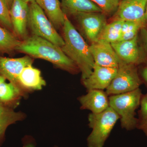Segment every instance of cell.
<instances>
[{
	"label": "cell",
	"instance_id": "cell-20",
	"mask_svg": "<svg viewBox=\"0 0 147 147\" xmlns=\"http://www.w3.org/2000/svg\"><path fill=\"white\" fill-rule=\"evenodd\" d=\"M21 41L13 32L0 26V53H13Z\"/></svg>",
	"mask_w": 147,
	"mask_h": 147
},
{
	"label": "cell",
	"instance_id": "cell-29",
	"mask_svg": "<svg viewBox=\"0 0 147 147\" xmlns=\"http://www.w3.org/2000/svg\"><path fill=\"white\" fill-rule=\"evenodd\" d=\"M3 1L9 10L12 5L13 0H3Z\"/></svg>",
	"mask_w": 147,
	"mask_h": 147
},
{
	"label": "cell",
	"instance_id": "cell-8",
	"mask_svg": "<svg viewBox=\"0 0 147 147\" xmlns=\"http://www.w3.org/2000/svg\"><path fill=\"white\" fill-rule=\"evenodd\" d=\"M33 61V58L28 55L18 58L0 56V75L22 91L18 82L19 75L26 67L32 65Z\"/></svg>",
	"mask_w": 147,
	"mask_h": 147
},
{
	"label": "cell",
	"instance_id": "cell-24",
	"mask_svg": "<svg viewBox=\"0 0 147 147\" xmlns=\"http://www.w3.org/2000/svg\"><path fill=\"white\" fill-rule=\"evenodd\" d=\"M0 26L13 32L9 9L3 0H0Z\"/></svg>",
	"mask_w": 147,
	"mask_h": 147
},
{
	"label": "cell",
	"instance_id": "cell-9",
	"mask_svg": "<svg viewBox=\"0 0 147 147\" xmlns=\"http://www.w3.org/2000/svg\"><path fill=\"white\" fill-rule=\"evenodd\" d=\"M111 44L119 59L125 63L137 65L146 61L144 52L138 44V35L130 40Z\"/></svg>",
	"mask_w": 147,
	"mask_h": 147
},
{
	"label": "cell",
	"instance_id": "cell-14",
	"mask_svg": "<svg viewBox=\"0 0 147 147\" xmlns=\"http://www.w3.org/2000/svg\"><path fill=\"white\" fill-rule=\"evenodd\" d=\"M79 100L81 109L90 110L93 114L102 113L109 106L108 95L103 90H89L88 93L79 97Z\"/></svg>",
	"mask_w": 147,
	"mask_h": 147
},
{
	"label": "cell",
	"instance_id": "cell-26",
	"mask_svg": "<svg viewBox=\"0 0 147 147\" xmlns=\"http://www.w3.org/2000/svg\"><path fill=\"white\" fill-rule=\"evenodd\" d=\"M23 147H36L35 140L33 137L30 136L26 135L22 139ZM53 147H59L55 146Z\"/></svg>",
	"mask_w": 147,
	"mask_h": 147
},
{
	"label": "cell",
	"instance_id": "cell-7",
	"mask_svg": "<svg viewBox=\"0 0 147 147\" xmlns=\"http://www.w3.org/2000/svg\"><path fill=\"white\" fill-rule=\"evenodd\" d=\"M88 39L93 43L98 41L107 24L103 12H81L73 15Z\"/></svg>",
	"mask_w": 147,
	"mask_h": 147
},
{
	"label": "cell",
	"instance_id": "cell-17",
	"mask_svg": "<svg viewBox=\"0 0 147 147\" xmlns=\"http://www.w3.org/2000/svg\"><path fill=\"white\" fill-rule=\"evenodd\" d=\"M61 7L65 15L81 12H103L91 0H61Z\"/></svg>",
	"mask_w": 147,
	"mask_h": 147
},
{
	"label": "cell",
	"instance_id": "cell-18",
	"mask_svg": "<svg viewBox=\"0 0 147 147\" xmlns=\"http://www.w3.org/2000/svg\"><path fill=\"white\" fill-rule=\"evenodd\" d=\"M27 94L9 82L0 84V103L15 109L19 105L21 98Z\"/></svg>",
	"mask_w": 147,
	"mask_h": 147
},
{
	"label": "cell",
	"instance_id": "cell-13",
	"mask_svg": "<svg viewBox=\"0 0 147 147\" xmlns=\"http://www.w3.org/2000/svg\"><path fill=\"white\" fill-rule=\"evenodd\" d=\"M117 70V68L95 64L92 72L88 77L82 80V83L88 90L106 89L116 76Z\"/></svg>",
	"mask_w": 147,
	"mask_h": 147
},
{
	"label": "cell",
	"instance_id": "cell-4",
	"mask_svg": "<svg viewBox=\"0 0 147 147\" xmlns=\"http://www.w3.org/2000/svg\"><path fill=\"white\" fill-rule=\"evenodd\" d=\"M119 116L109 106L98 114L91 113L88 116L89 126L92 131L87 139L88 147H103Z\"/></svg>",
	"mask_w": 147,
	"mask_h": 147
},
{
	"label": "cell",
	"instance_id": "cell-16",
	"mask_svg": "<svg viewBox=\"0 0 147 147\" xmlns=\"http://www.w3.org/2000/svg\"><path fill=\"white\" fill-rule=\"evenodd\" d=\"M45 13L55 28L63 27L65 15L63 13L59 0H35Z\"/></svg>",
	"mask_w": 147,
	"mask_h": 147
},
{
	"label": "cell",
	"instance_id": "cell-28",
	"mask_svg": "<svg viewBox=\"0 0 147 147\" xmlns=\"http://www.w3.org/2000/svg\"><path fill=\"white\" fill-rule=\"evenodd\" d=\"M141 75L142 79L144 81L147 86V64L145 65L141 71Z\"/></svg>",
	"mask_w": 147,
	"mask_h": 147
},
{
	"label": "cell",
	"instance_id": "cell-21",
	"mask_svg": "<svg viewBox=\"0 0 147 147\" xmlns=\"http://www.w3.org/2000/svg\"><path fill=\"white\" fill-rule=\"evenodd\" d=\"M123 22L122 20H113V22L107 24L98 40H103L111 44L118 42L121 37L122 26Z\"/></svg>",
	"mask_w": 147,
	"mask_h": 147
},
{
	"label": "cell",
	"instance_id": "cell-19",
	"mask_svg": "<svg viewBox=\"0 0 147 147\" xmlns=\"http://www.w3.org/2000/svg\"><path fill=\"white\" fill-rule=\"evenodd\" d=\"M26 115L21 112H16L14 109L0 103V144L5 137L7 129L9 125L22 121Z\"/></svg>",
	"mask_w": 147,
	"mask_h": 147
},
{
	"label": "cell",
	"instance_id": "cell-2",
	"mask_svg": "<svg viewBox=\"0 0 147 147\" xmlns=\"http://www.w3.org/2000/svg\"><path fill=\"white\" fill-rule=\"evenodd\" d=\"M63 28L65 43L61 48L79 68L82 73V80L86 79L92 72L95 64L90 45L85 42L66 16Z\"/></svg>",
	"mask_w": 147,
	"mask_h": 147
},
{
	"label": "cell",
	"instance_id": "cell-31",
	"mask_svg": "<svg viewBox=\"0 0 147 147\" xmlns=\"http://www.w3.org/2000/svg\"><path fill=\"white\" fill-rule=\"evenodd\" d=\"M6 81V79L5 78H4L3 76L0 75V84L3 83V82H5Z\"/></svg>",
	"mask_w": 147,
	"mask_h": 147
},
{
	"label": "cell",
	"instance_id": "cell-25",
	"mask_svg": "<svg viewBox=\"0 0 147 147\" xmlns=\"http://www.w3.org/2000/svg\"><path fill=\"white\" fill-rule=\"evenodd\" d=\"M140 29H141L136 28L125 33L121 35L119 41H126L133 39L137 35V33Z\"/></svg>",
	"mask_w": 147,
	"mask_h": 147
},
{
	"label": "cell",
	"instance_id": "cell-5",
	"mask_svg": "<svg viewBox=\"0 0 147 147\" xmlns=\"http://www.w3.org/2000/svg\"><path fill=\"white\" fill-rule=\"evenodd\" d=\"M28 26L32 35L47 40L60 47L64 45L63 38L59 34L44 11L35 1L29 5Z\"/></svg>",
	"mask_w": 147,
	"mask_h": 147
},
{
	"label": "cell",
	"instance_id": "cell-32",
	"mask_svg": "<svg viewBox=\"0 0 147 147\" xmlns=\"http://www.w3.org/2000/svg\"><path fill=\"white\" fill-rule=\"evenodd\" d=\"M25 2L28 3H30L34 1L35 0H23Z\"/></svg>",
	"mask_w": 147,
	"mask_h": 147
},
{
	"label": "cell",
	"instance_id": "cell-15",
	"mask_svg": "<svg viewBox=\"0 0 147 147\" xmlns=\"http://www.w3.org/2000/svg\"><path fill=\"white\" fill-rule=\"evenodd\" d=\"M20 88L25 93L42 89L46 82L41 76V72L32 65L26 67L18 77Z\"/></svg>",
	"mask_w": 147,
	"mask_h": 147
},
{
	"label": "cell",
	"instance_id": "cell-30",
	"mask_svg": "<svg viewBox=\"0 0 147 147\" xmlns=\"http://www.w3.org/2000/svg\"><path fill=\"white\" fill-rule=\"evenodd\" d=\"M144 21L145 23H147V3L146 5V9H145V14H144Z\"/></svg>",
	"mask_w": 147,
	"mask_h": 147
},
{
	"label": "cell",
	"instance_id": "cell-6",
	"mask_svg": "<svg viewBox=\"0 0 147 147\" xmlns=\"http://www.w3.org/2000/svg\"><path fill=\"white\" fill-rule=\"evenodd\" d=\"M142 81L136 65L120 61L117 74L106 89L108 95L119 94L139 88Z\"/></svg>",
	"mask_w": 147,
	"mask_h": 147
},
{
	"label": "cell",
	"instance_id": "cell-10",
	"mask_svg": "<svg viewBox=\"0 0 147 147\" xmlns=\"http://www.w3.org/2000/svg\"><path fill=\"white\" fill-rule=\"evenodd\" d=\"M9 12L13 33L24 40L28 37L29 3L23 0H13Z\"/></svg>",
	"mask_w": 147,
	"mask_h": 147
},
{
	"label": "cell",
	"instance_id": "cell-11",
	"mask_svg": "<svg viewBox=\"0 0 147 147\" xmlns=\"http://www.w3.org/2000/svg\"><path fill=\"white\" fill-rule=\"evenodd\" d=\"M147 0H122L114 15L113 20L144 22Z\"/></svg>",
	"mask_w": 147,
	"mask_h": 147
},
{
	"label": "cell",
	"instance_id": "cell-1",
	"mask_svg": "<svg viewBox=\"0 0 147 147\" xmlns=\"http://www.w3.org/2000/svg\"><path fill=\"white\" fill-rule=\"evenodd\" d=\"M16 51L33 58L42 59L53 63L58 68L71 73H76L79 68L67 56L61 47L40 37L32 35L21 40Z\"/></svg>",
	"mask_w": 147,
	"mask_h": 147
},
{
	"label": "cell",
	"instance_id": "cell-22",
	"mask_svg": "<svg viewBox=\"0 0 147 147\" xmlns=\"http://www.w3.org/2000/svg\"><path fill=\"white\" fill-rule=\"evenodd\" d=\"M140 106L137 128L142 130L147 137V94L142 95Z\"/></svg>",
	"mask_w": 147,
	"mask_h": 147
},
{
	"label": "cell",
	"instance_id": "cell-3",
	"mask_svg": "<svg viewBox=\"0 0 147 147\" xmlns=\"http://www.w3.org/2000/svg\"><path fill=\"white\" fill-rule=\"evenodd\" d=\"M142 92L140 89L132 91L110 96L109 106L118 114L122 127L130 131L137 128L138 119L136 110L140 105Z\"/></svg>",
	"mask_w": 147,
	"mask_h": 147
},
{
	"label": "cell",
	"instance_id": "cell-12",
	"mask_svg": "<svg viewBox=\"0 0 147 147\" xmlns=\"http://www.w3.org/2000/svg\"><path fill=\"white\" fill-rule=\"evenodd\" d=\"M90 50L95 64L105 67H118L120 60L111 43L98 40L91 43Z\"/></svg>",
	"mask_w": 147,
	"mask_h": 147
},
{
	"label": "cell",
	"instance_id": "cell-23",
	"mask_svg": "<svg viewBox=\"0 0 147 147\" xmlns=\"http://www.w3.org/2000/svg\"><path fill=\"white\" fill-rule=\"evenodd\" d=\"M97 5L103 13L110 15L115 13L118 7L120 0H91Z\"/></svg>",
	"mask_w": 147,
	"mask_h": 147
},
{
	"label": "cell",
	"instance_id": "cell-27",
	"mask_svg": "<svg viewBox=\"0 0 147 147\" xmlns=\"http://www.w3.org/2000/svg\"><path fill=\"white\" fill-rule=\"evenodd\" d=\"M141 34L145 51L147 53V29L143 27L141 29Z\"/></svg>",
	"mask_w": 147,
	"mask_h": 147
}]
</instances>
